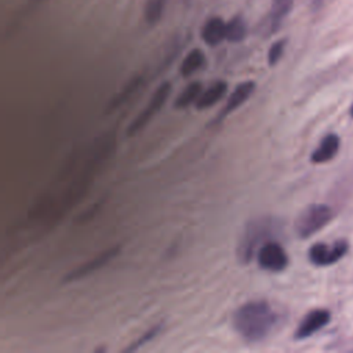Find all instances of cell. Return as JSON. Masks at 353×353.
Returning <instances> with one entry per match:
<instances>
[{
  "label": "cell",
  "mask_w": 353,
  "mask_h": 353,
  "mask_svg": "<svg viewBox=\"0 0 353 353\" xmlns=\"http://www.w3.org/2000/svg\"><path fill=\"white\" fill-rule=\"evenodd\" d=\"M161 328H163V324H161V323L153 325L152 328H149L148 331H145L138 339H135L130 346H127V347L124 349V352H135V350H138L139 347H142L143 345H146L148 342H150L152 339H154V338L160 334Z\"/></svg>",
  "instance_id": "obj_18"
},
{
  "label": "cell",
  "mask_w": 353,
  "mask_h": 353,
  "mask_svg": "<svg viewBox=\"0 0 353 353\" xmlns=\"http://www.w3.org/2000/svg\"><path fill=\"white\" fill-rule=\"evenodd\" d=\"M201 39L208 46H218L226 39V23L219 17H212L201 28Z\"/></svg>",
  "instance_id": "obj_11"
},
{
  "label": "cell",
  "mask_w": 353,
  "mask_h": 353,
  "mask_svg": "<svg viewBox=\"0 0 353 353\" xmlns=\"http://www.w3.org/2000/svg\"><path fill=\"white\" fill-rule=\"evenodd\" d=\"M233 328L245 342L265 339L277 323V314L265 299L248 301L239 306L232 317Z\"/></svg>",
  "instance_id": "obj_1"
},
{
  "label": "cell",
  "mask_w": 353,
  "mask_h": 353,
  "mask_svg": "<svg viewBox=\"0 0 353 353\" xmlns=\"http://www.w3.org/2000/svg\"><path fill=\"white\" fill-rule=\"evenodd\" d=\"M294 0H272V8L269 14L270 19V32L279 29L287 14L291 11Z\"/></svg>",
  "instance_id": "obj_14"
},
{
  "label": "cell",
  "mask_w": 353,
  "mask_h": 353,
  "mask_svg": "<svg viewBox=\"0 0 353 353\" xmlns=\"http://www.w3.org/2000/svg\"><path fill=\"white\" fill-rule=\"evenodd\" d=\"M276 226V222L270 218H255L250 221L244 230L241 232V236L237 243V258L241 263L247 265L251 262L252 256L255 255V251L266 243V239L273 233Z\"/></svg>",
  "instance_id": "obj_2"
},
{
  "label": "cell",
  "mask_w": 353,
  "mask_h": 353,
  "mask_svg": "<svg viewBox=\"0 0 353 353\" xmlns=\"http://www.w3.org/2000/svg\"><path fill=\"white\" fill-rule=\"evenodd\" d=\"M247 36V25L241 17H234L226 23V40L239 43Z\"/></svg>",
  "instance_id": "obj_16"
},
{
  "label": "cell",
  "mask_w": 353,
  "mask_h": 353,
  "mask_svg": "<svg viewBox=\"0 0 353 353\" xmlns=\"http://www.w3.org/2000/svg\"><path fill=\"white\" fill-rule=\"evenodd\" d=\"M201 92H203V84L200 81H192L176 97V99L174 102V106L176 109H185L189 105H192L193 102L196 103V101H197V98L200 97Z\"/></svg>",
  "instance_id": "obj_15"
},
{
  "label": "cell",
  "mask_w": 353,
  "mask_h": 353,
  "mask_svg": "<svg viewBox=\"0 0 353 353\" xmlns=\"http://www.w3.org/2000/svg\"><path fill=\"white\" fill-rule=\"evenodd\" d=\"M339 145H341V141L336 134L325 135L319 143V146L313 150L310 156V161L314 164H323L332 160L339 150Z\"/></svg>",
  "instance_id": "obj_10"
},
{
  "label": "cell",
  "mask_w": 353,
  "mask_h": 353,
  "mask_svg": "<svg viewBox=\"0 0 353 353\" xmlns=\"http://www.w3.org/2000/svg\"><path fill=\"white\" fill-rule=\"evenodd\" d=\"M284 48H285V40H277L270 46L268 51V62L270 66L276 65L281 59L284 54Z\"/></svg>",
  "instance_id": "obj_19"
},
{
  "label": "cell",
  "mask_w": 353,
  "mask_h": 353,
  "mask_svg": "<svg viewBox=\"0 0 353 353\" xmlns=\"http://www.w3.org/2000/svg\"><path fill=\"white\" fill-rule=\"evenodd\" d=\"M332 218V211L327 204H310L296 218L294 229L301 239H309L323 229Z\"/></svg>",
  "instance_id": "obj_3"
},
{
  "label": "cell",
  "mask_w": 353,
  "mask_h": 353,
  "mask_svg": "<svg viewBox=\"0 0 353 353\" xmlns=\"http://www.w3.org/2000/svg\"><path fill=\"white\" fill-rule=\"evenodd\" d=\"M256 262L263 270L281 272L288 265V255L279 243L266 241L256 251Z\"/></svg>",
  "instance_id": "obj_5"
},
{
  "label": "cell",
  "mask_w": 353,
  "mask_h": 353,
  "mask_svg": "<svg viewBox=\"0 0 353 353\" xmlns=\"http://www.w3.org/2000/svg\"><path fill=\"white\" fill-rule=\"evenodd\" d=\"M117 252H119V247H114V248H110V250L99 254L98 256H95L90 262H85L81 266H79V268L73 269L72 272H69L68 274H65L63 281L65 283H70V281H76V280H80V279L85 277L91 272L98 270L99 268L105 266L109 261H112L117 255Z\"/></svg>",
  "instance_id": "obj_8"
},
{
  "label": "cell",
  "mask_w": 353,
  "mask_h": 353,
  "mask_svg": "<svg viewBox=\"0 0 353 353\" xmlns=\"http://www.w3.org/2000/svg\"><path fill=\"white\" fill-rule=\"evenodd\" d=\"M167 1L168 0H146L143 17L149 25H154L161 19Z\"/></svg>",
  "instance_id": "obj_17"
},
{
  "label": "cell",
  "mask_w": 353,
  "mask_h": 353,
  "mask_svg": "<svg viewBox=\"0 0 353 353\" xmlns=\"http://www.w3.org/2000/svg\"><path fill=\"white\" fill-rule=\"evenodd\" d=\"M228 90V83L223 80H216L214 81L205 91L200 94V97L196 101V108L200 110H204L207 108L214 106L216 102H219L223 95L226 94Z\"/></svg>",
  "instance_id": "obj_12"
},
{
  "label": "cell",
  "mask_w": 353,
  "mask_h": 353,
  "mask_svg": "<svg viewBox=\"0 0 353 353\" xmlns=\"http://www.w3.org/2000/svg\"><path fill=\"white\" fill-rule=\"evenodd\" d=\"M331 314L327 309H314L309 312L295 330V339H306L328 324Z\"/></svg>",
  "instance_id": "obj_7"
},
{
  "label": "cell",
  "mask_w": 353,
  "mask_h": 353,
  "mask_svg": "<svg viewBox=\"0 0 353 353\" xmlns=\"http://www.w3.org/2000/svg\"><path fill=\"white\" fill-rule=\"evenodd\" d=\"M255 90V83L251 80L243 81L240 84L236 85V88L233 90V92L230 94L226 105L223 106V109L219 112V114L215 119V123H219L223 117H226L229 113H232L234 109H237L240 105H243L254 92Z\"/></svg>",
  "instance_id": "obj_9"
},
{
  "label": "cell",
  "mask_w": 353,
  "mask_h": 353,
  "mask_svg": "<svg viewBox=\"0 0 353 353\" xmlns=\"http://www.w3.org/2000/svg\"><path fill=\"white\" fill-rule=\"evenodd\" d=\"M349 250V244L345 240H338L332 245L324 243L313 244L309 248V261L316 266H328L338 262Z\"/></svg>",
  "instance_id": "obj_6"
},
{
  "label": "cell",
  "mask_w": 353,
  "mask_h": 353,
  "mask_svg": "<svg viewBox=\"0 0 353 353\" xmlns=\"http://www.w3.org/2000/svg\"><path fill=\"white\" fill-rule=\"evenodd\" d=\"M205 65V55L201 50L193 48L182 61L179 72L183 77H189Z\"/></svg>",
  "instance_id": "obj_13"
},
{
  "label": "cell",
  "mask_w": 353,
  "mask_h": 353,
  "mask_svg": "<svg viewBox=\"0 0 353 353\" xmlns=\"http://www.w3.org/2000/svg\"><path fill=\"white\" fill-rule=\"evenodd\" d=\"M170 92H171V83H168V81L161 83L157 87V90L154 91V94L152 95V98L149 99L148 105L142 109V112L134 119V121L127 128V135L131 137V135H135L137 132H139L150 121V119L161 109V106L167 101Z\"/></svg>",
  "instance_id": "obj_4"
}]
</instances>
